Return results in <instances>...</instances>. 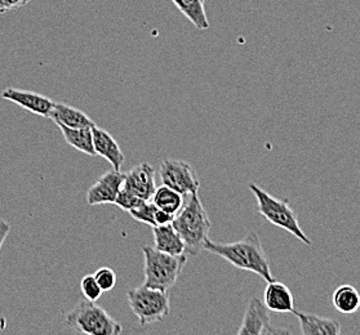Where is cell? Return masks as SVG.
Instances as JSON below:
<instances>
[{
  "label": "cell",
  "mask_w": 360,
  "mask_h": 335,
  "mask_svg": "<svg viewBox=\"0 0 360 335\" xmlns=\"http://www.w3.org/2000/svg\"><path fill=\"white\" fill-rule=\"evenodd\" d=\"M203 250L224 258L239 270L259 275L266 282L274 280L270 261L256 232H250L242 240L230 244L212 242L208 237L204 242Z\"/></svg>",
  "instance_id": "1"
},
{
  "label": "cell",
  "mask_w": 360,
  "mask_h": 335,
  "mask_svg": "<svg viewBox=\"0 0 360 335\" xmlns=\"http://www.w3.org/2000/svg\"><path fill=\"white\" fill-rule=\"evenodd\" d=\"M172 225L185 244V251L198 256L203 250L204 242L210 237L212 230L211 219L198 192L190 195V200L176 214Z\"/></svg>",
  "instance_id": "2"
},
{
  "label": "cell",
  "mask_w": 360,
  "mask_h": 335,
  "mask_svg": "<svg viewBox=\"0 0 360 335\" xmlns=\"http://www.w3.org/2000/svg\"><path fill=\"white\" fill-rule=\"evenodd\" d=\"M248 188L257 200V211L271 225L290 232L300 242L311 247L313 242L309 239L305 231L298 223L297 214L292 209L288 199H278L270 195L264 188L255 183H250Z\"/></svg>",
  "instance_id": "3"
},
{
  "label": "cell",
  "mask_w": 360,
  "mask_h": 335,
  "mask_svg": "<svg viewBox=\"0 0 360 335\" xmlns=\"http://www.w3.org/2000/svg\"><path fill=\"white\" fill-rule=\"evenodd\" d=\"M142 251L145 257L143 285L163 291L172 289L188 262L186 256L167 254L155 249L154 247H143Z\"/></svg>",
  "instance_id": "4"
},
{
  "label": "cell",
  "mask_w": 360,
  "mask_h": 335,
  "mask_svg": "<svg viewBox=\"0 0 360 335\" xmlns=\"http://www.w3.org/2000/svg\"><path fill=\"white\" fill-rule=\"evenodd\" d=\"M65 321L69 327L86 335H119L123 327L108 312L88 299L79 301L66 313Z\"/></svg>",
  "instance_id": "5"
},
{
  "label": "cell",
  "mask_w": 360,
  "mask_h": 335,
  "mask_svg": "<svg viewBox=\"0 0 360 335\" xmlns=\"http://www.w3.org/2000/svg\"><path fill=\"white\" fill-rule=\"evenodd\" d=\"M127 298L134 316L143 327L163 321L171 312L168 291L142 285L129 290Z\"/></svg>",
  "instance_id": "6"
},
{
  "label": "cell",
  "mask_w": 360,
  "mask_h": 335,
  "mask_svg": "<svg viewBox=\"0 0 360 335\" xmlns=\"http://www.w3.org/2000/svg\"><path fill=\"white\" fill-rule=\"evenodd\" d=\"M160 180L165 186L176 190L184 196L196 194L200 188V182L193 166L181 160H163L160 164Z\"/></svg>",
  "instance_id": "7"
},
{
  "label": "cell",
  "mask_w": 360,
  "mask_h": 335,
  "mask_svg": "<svg viewBox=\"0 0 360 335\" xmlns=\"http://www.w3.org/2000/svg\"><path fill=\"white\" fill-rule=\"evenodd\" d=\"M276 333L278 331L271 324L269 308L259 298H251L244 313L242 325L238 330V335H265Z\"/></svg>",
  "instance_id": "8"
},
{
  "label": "cell",
  "mask_w": 360,
  "mask_h": 335,
  "mask_svg": "<svg viewBox=\"0 0 360 335\" xmlns=\"http://www.w3.org/2000/svg\"><path fill=\"white\" fill-rule=\"evenodd\" d=\"M126 173L120 171H110L105 173L100 180L94 183L86 192L88 205H101V204H114L117 194L123 186Z\"/></svg>",
  "instance_id": "9"
},
{
  "label": "cell",
  "mask_w": 360,
  "mask_h": 335,
  "mask_svg": "<svg viewBox=\"0 0 360 335\" xmlns=\"http://www.w3.org/2000/svg\"><path fill=\"white\" fill-rule=\"evenodd\" d=\"M122 188L141 200H150L157 188L155 169L149 163L134 166L132 171L126 173Z\"/></svg>",
  "instance_id": "10"
},
{
  "label": "cell",
  "mask_w": 360,
  "mask_h": 335,
  "mask_svg": "<svg viewBox=\"0 0 360 335\" xmlns=\"http://www.w3.org/2000/svg\"><path fill=\"white\" fill-rule=\"evenodd\" d=\"M1 98L13 102L26 111H30L32 114L43 117H51V114L55 109L56 102L46 96L30 91H21L16 88H7L1 93Z\"/></svg>",
  "instance_id": "11"
},
{
  "label": "cell",
  "mask_w": 360,
  "mask_h": 335,
  "mask_svg": "<svg viewBox=\"0 0 360 335\" xmlns=\"http://www.w3.org/2000/svg\"><path fill=\"white\" fill-rule=\"evenodd\" d=\"M92 134H94V147L96 155L102 156L103 159H106L115 171H122L126 156L120 150L117 140H114V137L97 125L92 126Z\"/></svg>",
  "instance_id": "12"
},
{
  "label": "cell",
  "mask_w": 360,
  "mask_h": 335,
  "mask_svg": "<svg viewBox=\"0 0 360 335\" xmlns=\"http://www.w3.org/2000/svg\"><path fill=\"white\" fill-rule=\"evenodd\" d=\"M262 302L270 312L276 313H293L295 298L290 289L279 281H269L264 291Z\"/></svg>",
  "instance_id": "13"
},
{
  "label": "cell",
  "mask_w": 360,
  "mask_h": 335,
  "mask_svg": "<svg viewBox=\"0 0 360 335\" xmlns=\"http://www.w3.org/2000/svg\"><path fill=\"white\" fill-rule=\"evenodd\" d=\"M293 315L300 321V330L302 335L341 334V325L336 320L298 311L296 308L293 311Z\"/></svg>",
  "instance_id": "14"
},
{
  "label": "cell",
  "mask_w": 360,
  "mask_h": 335,
  "mask_svg": "<svg viewBox=\"0 0 360 335\" xmlns=\"http://www.w3.org/2000/svg\"><path fill=\"white\" fill-rule=\"evenodd\" d=\"M153 234H154V248L159 251L172 254V256H181L186 253L185 244L172 223L153 227Z\"/></svg>",
  "instance_id": "15"
},
{
  "label": "cell",
  "mask_w": 360,
  "mask_h": 335,
  "mask_svg": "<svg viewBox=\"0 0 360 335\" xmlns=\"http://www.w3.org/2000/svg\"><path fill=\"white\" fill-rule=\"evenodd\" d=\"M49 119H52L56 124H63L69 128H86L96 125L94 120L83 111L58 102H56L55 109Z\"/></svg>",
  "instance_id": "16"
},
{
  "label": "cell",
  "mask_w": 360,
  "mask_h": 335,
  "mask_svg": "<svg viewBox=\"0 0 360 335\" xmlns=\"http://www.w3.org/2000/svg\"><path fill=\"white\" fill-rule=\"evenodd\" d=\"M61 129L63 138L68 145L71 147L77 148L80 152L89 156L96 155L94 147V134H92V126L86 128H69L63 124H57Z\"/></svg>",
  "instance_id": "17"
},
{
  "label": "cell",
  "mask_w": 360,
  "mask_h": 335,
  "mask_svg": "<svg viewBox=\"0 0 360 335\" xmlns=\"http://www.w3.org/2000/svg\"><path fill=\"white\" fill-rule=\"evenodd\" d=\"M332 302L340 313L352 315L360 308V293L350 284H344L333 291Z\"/></svg>",
  "instance_id": "18"
},
{
  "label": "cell",
  "mask_w": 360,
  "mask_h": 335,
  "mask_svg": "<svg viewBox=\"0 0 360 335\" xmlns=\"http://www.w3.org/2000/svg\"><path fill=\"white\" fill-rule=\"evenodd\" d=\"M181 13L199 30L210 29V21L204 8V0H172Z\"/></svg>",
  "instance_id": "19"
},
{
  "label": "cell",
  "mask_w": 360,
  "mask_h": 335,
  "mask_svg": "<svg viewBox=\"0 0 360 335\" xmlns=\"http://www.w3.org/2000/svg\"><path fill=\"white\" fill-rule=\"evenodd\" d=\"M150 202H153L159 209L174 214V216L181 211V208L185 204L182 194L177 192L173 188L165 186V185L155 188Z\"/></svg>",
  "instance_id": "20"
},
{
  "label": "cell",
  "mask_w": 360,
  "mask_h": 335,
  "mask_svg": "<svg viewBox=\"0 0 360 335\" xmlns=\"http://www.w3.org/2000/svg\"><path fill=\"white\" fill-rule=\"evenodd\" d=\"M158 208L154 205L153 202L146 200L143 203L140 204L139 206L134 208L132 211H128L132 218L145 223V225H149L151 227L157 226L155 223V214H157Z\"/></svg>",
  "instance_id": "21"
},
{
  "label": "cell",
  "mask_w": 360,
  "mask_h": 335,
  "mask_svg": "<svg viewBox=\"0 0 360 335\" xmlns=\"http://www.w3.org/2000/svg\"><path fill=\"white\" fill-rule=\"evenodd\" d=\"M80 290H82V294L84 296V298L91 301V302L98 301L102 296V293H103L102 289L100 288V285H98V282L96 281L94 275H86L82 279Z\"/></svg>",
  "instance_id": "22"
},
{
  "label": "cell",
  "mask_w": 360,
  "mask_h": 335,
  "mask_svg": "<svg viewBox=\"0 0 360 335\" xmlns=\"http://www.w3.org/2000/svg\"><path fill=\"white\" fill-rule=\"evenodd\" d=\"M94 277H96V281L98 282L100 288L102 289V291H110V290L115 288V285H117V273L114 270H111L110 267H102L100 270H97L94 272Z\"/></svg>",
  "instance_id": "23"
},
{
  "label": "cell",
  "mask_w": 360,
  "mask_h": 335,
  "mask_svg": "<svg viewBox=\"0 0 360 335\" xmlns=\"http://www.w3.org/2000/svg\"><path fill=\"white\" fill-rule=\"evenodd\" d=\"M143 202H146V200H141V199L136 197V196L132 195L131 192H128L127 190L122 188H120V191H119V194H117V200H115V203L114 204L117 205L120 209L129 211H132L136 206H139V205L143 203Z\"/></svg>",
  "instance_id": "24"
},
{
  "label": "cell",
  "mask_w": 360,
  "mask_h": 335,
  "mask_svg": "<svg viewBox=\"0 0 360 335\" xmlns=\"http://www.w3.org/2000/svg\"><path fill=\"white\" fill-rule=\"evenodd\" d=\"M30 1L32 0H0V15H4L15 9L22 8Z\"/></svg>",
  "instance_id": "25"
},
{
  "label": "cell",
  "mask_w": 360,
  "mask_h": 335,
  "mask_svg": "<svg viewBox=\"0 0 360 335\" xmlns=\"http://www.w3.org/2000/svg\"><path fill=\"white\" fill-rule=\"evenodd\" d=\"M9 230H11V227H9L8 222L4 221V219H0V249H1L3 244H4L7 236H8Z\"/></svg>",
  "instance_id": "26"
}]
</instances>
